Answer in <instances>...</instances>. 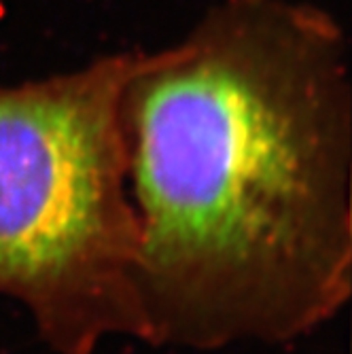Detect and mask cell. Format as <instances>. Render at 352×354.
Returning a JSON list of instances; mask_svg holds the SVG:
<instances>
[{
	"label": "cell",
	"mask_w": 352,
	"mask_h": 354,
	"mask_svg": "<svg viewBox=\"0 0 352 354\" xmlns=\"http://www.w3.org/2000/svg\"><path fill=\"white\" fill-rule=\"evenodd\" d=\"M138 55L0 83V297L53 354L147 335L123 130Z\"/></svg>",
	"instance_id": "cell-2"
},
{
	"label": "cell",
	"mask_w": 352,
	"mask_h": 354,
	"mask_svg": "<svg viewBox=\"0 0 352 354\" xmlns=\"http://www.w3.org/2000/svg\"><path fill=\"white\" fill-rule=\"evenodd\" d=\"M123 130L147 344L280 346L344 310L352 85L329 11L221 0L138 55Z\"/></svg>",
	"instance_id": "cell-1"
}]
</instances>
